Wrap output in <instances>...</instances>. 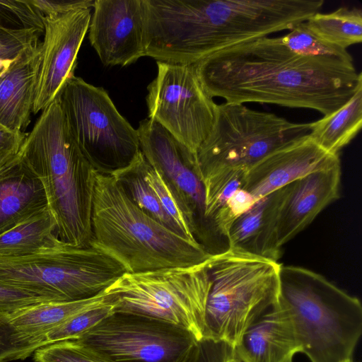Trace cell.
I'll return each instance as SVG.
<instances>
[{
    "mask_svg": "<svg viewBox=\"0 0 362 362\" xmlns=\"http://www.w3.org/2000/svg\"><path fill=\"white\" fill-rule=\"evenodd\" d=\"M279 301L310 362H349L362 333V305L324 276L281 265Z\"/></svg>",
    "mask_w": 362,
    "mask_h": 362,
    "instance_id": "5",
    "label": "cell"
},
{
    "mask_svg": "<svg viewBox=\"0 0 362 362\" xmlns=\"http://www.w3.org/2000/svg\"><path fill=\"white\" fill-rule=\"evenodd\" d=\"M140 149L147 161L164 177L184 206L197 240L211 254L225 244L205 218V192L197 174V156L160 124L151 119L140 122L136 129Z\"/></svg>",
    "mask_w": 362,
    "mask_h": 362,
    "instance_id": "13",
    "label": "cell"
},
{
    "mask_svg": "<svg viewBox=\"0 0 362 362\" xmlns=\"http://www.w3.org/2000/svg\"><path fill=\"white\" fill-rule=\"evenodd\" d=\"M62 243L55 219L47 207L0 234V257L30 255Z\"/></svg>",
    "mask_w": 362,
    "mask_h": 362,
    "instance_id": "23",
    "label": "cell"
},
{
    "mask_svg": "<svg viewBox=\"0 0 362 362\" xmlns=\"http://www.w3.org/2000/svg\"><path fill=\"white\" fill-rule=\"evenodd\" d=\"M362 126V84L352 98L329 115L312 122L309 137L329 153L339 155Z\"/></svg>",
    "mask_w": 362,
    "mask_h": 362,
    "instance_id": "24",
    "label": "cell"
},
{
    "mask_svg": "<svg viewBox=\"0 0 362 362\" xmlns=\"http://www.w3.org/2000/svg\"><path fill=\"white\" fill-rule=\"evenodd\" d=\"M42 17L61 16L69 12L93 8L95 0H30Z\"/></svg>",
    "mask_w": 362,
    "mask_h": 362,
    "instance_id": "35",
    "label": "cell"
},
{
    "mask_svg": "<svg viewBox=\"0 0 362 362\" xmlns=\"http://www.w3.org/2000/svg\"><path fill=\"white\" fill-rule=\"evenodd\" d=\"M47 207L41 181L18 154L0 170V234Z\"/></svg>",
    "mask_w": 362,
    "mask_h": 362,
    "instance_id": "21",
    "label": "cell"
},
{
    "mask_svg": "<svg viewBox=\"0 0 362 362\" xmlns=\"http://www.w3.org/2000/svg\"><path fill=\"white\" fill-rule=\"evenodd\" d=\"M341 174L339 163L289 184L277 221V243L281 248L340 197Z\"/></svg>",
    "mask_w": 362,
    "mask_h": 362,
    "instance_id": "17",
    "label": "cell"
},
{
    "mask_svg": "<svg viewBox=\"0 0 362 362\" xmlns=\"http://www.w3.org/2000/svg\"><path fill=\"white\" fill-rule=\"evenodd\" d=\"M58 98L69 132L98 173L111 175L131 164L141 152L137 130L103 88L74 75Z\"/></svg>",
    "mask_w": 362,
    "mask_h": 362,
    "instance_id": "10",
    "label": "cell"
},
{
    "mask_svg": "<svg viewBox=\"0 0 362 362\" xmlns=\"http://www.w3.org/2000/svg\"><path fill=\"white\" fill-rule=\"evenodd\" d=\"M40 64V42L0 69V124L24 132L30 123Z\"/></svg>",
    "mask_w": 362,
    "mask_h": 362,
    "instance_id": "20",
    "label": "cell"
},
{
    "mask_svg": "<svg viewBox=\"0 0 362 362\" xmlns=\"http://www.w3.org/2000/svg\"><path fill=\"white\" fill-rule=\"evenodd\" d=\"M18 154L43 185L58 238L89 246L98 172L69 132L58 96L42 111Z\"/></svg>",
    "mask_w": 362,
    "mask_h": 362,
    "instance_id": "2",
    "label": "cell"
},
{
    "mask_svg": "<svg viewBox=\"0 0 362 362\" xmlns=\"http://www.w3.org/2000/svg\"><path fill=\"white\" fill-rule=\"evenodd\" d=\"M142 155L141 151L131 164L111 175L119 182L129 199L140 209L168 228L184 235L165 212L153 190L145 180L141 168Z\"/></svg>",
    "mask_w": 362,
    "mask_h": 362,
    "instance_id": "26",
    "label": "cell"
},
{
    "mask_svg": "<svg viewBox=\"0 0 362 362\" xmlns=\"http://www.w3.org/2000/svg\"><path fill=\"white\" fill-rule=\"evenodd\" d=\"M312 122L296 123L243 104H216L211 129L197 151L203 178L228 169L247 170L272 152L308 136Z\"/></svg>",
    "mask_w": 362,
    "mask_h": 362,
    "instance_id": "8",
    "label": "cell"
},
{
    "mask_svg": "<svg viewBox=\"0 0 362 362\" xmlns=\"http://www.w3.org/2000/svg\"><path fill=\"white\" fill-rule=\"evenodd\" d=\"M232 351L240 362H292L301 347L290 315L278 300L245 332Z\"/></svg>",
    "mask_w": 362,
    "mask_h": 362,
    "instance_id": "18",
    "label": "cell"
},
{
    "mask_svg": "<svg viewBox=\"0 0 362 362\" xmlns=\"http://www.w3.org/2000/svg\"><path fill=\"white\" fill-rule=\"evenodd\" d=\"M116 301L115 297L110 302L87 309L72 316L45 335V346L76 339L112 314L114 312Z\"/></svg>",
    "mask_w": 362,
    "mask_h": 362,
    "instance_id": "29",
    "label": "cell"
},
{
    "mask_svg": "<svg viewBox=\"0 0 362 362\" xmlns=\"http://www.w3.org/2000/svg\"><path fill=\"white\" fill-rule=\"evenodd\" d=\"M89 246L137 273L201 264L211 255L196 240L140 209L111 175L97 173Z\"/></svg>",
    "mask_w": 362,
    "mask_h": 362,
    "instance_id": "3",
    "label": "cell"
},
{
    "mask_svg": "<svg viewBox=\"0 0 362 362\" xmlns=\"http://www.w3.org/2000/svg\"><path fill=\"white\" fill-rule=\"evenodd\" d=\"M141 168L145 180L153 190L165 212L185 237L197 240L195 230L176 193L161 173L147 161L144 154L141 158Z\"/></svg>",
    "mask_w": 362,
    "mask_h": 362,
    "instance_id": "27",
    "label": "cell"
},
{
    "mask_svg": "<svg viewBox=\"0 0 362 362\" xmlns=\"http://www.w3.org/2000/svg\"><path fill=\"white\" fill-rule=\"evenodd\" d=\"M281 265L230 249L211 255L204 341L233 350L245 332L278 302Z\"/></svg>",
    "mask_w": 362,
    "mask_h": 362,
    "instance_id": "6",
    "label": "cell"
},
{
    "mask_svg": "<svg viewBox=\"0 0 362 362\" xmlns=\"http://www.w3.org/2000/svg\"><path fill=\"white\" fill-rule=\"evenodd\" d=\"M45 346L42 339L20 332L0 314V362L24 359Z\"/></svg>",
    "mask_w": 362,
    "mask_h": 362,
    "instance_id": "30",
    "label": "cell"
},
{
    "mask_svg": "<svg viewBox=\"0 0 362 362\" xmlns=\"http://www.w3.org/2000/svg\"><path fill=\"white\" fill-rule=\"evenodd\" d=\"M349 362H354V361H353V360H351V361H349Z\"/></svg>",
    "mask_w": 362,
    "mask_h": 362,
    "instance_id": "38",
    "label": "cell"
},
{
    "mask_svg": "<svg viewBox=\"0 0 362 362\" xmlns=\"http://www.w3.org/2000/svg\"><path fill=\"white\" fill-rule=\"evenodd\" d=\"M289 185L262 197L231 224L228 249L278 262L281 255L276 237L279 213Z\"/></svg>",
    "mask_w": 362,
    "mask_h": 362,
    "instance_id": "19",
    "label": "cell"
},
{
    "mask_svg": "<svg viewBox=\"0 0 362 362\" xmlns=\"http://www.w3.org/2000/svg\"><path fill=\"white\" fill-rule=\"evenodd\" d=\"M0 25L44 33L43 17L30 0H0Z\"/></svg>",
    "mask_w": 362,
    "mask_h": 362,
    "instance_id": "31",
    "label": "cell"
},
{
    "mask_svg": "<svg viewBox=\"0 0 362 362\" xmlns=\"http://www.w3.org/2000/svg\"><path fill=\"white\" fill-rule=\"evenodd\" d=\"M126 271L91 246L66 243L30 255L0 257V281L48 296L57 302L93 297Z\"/></svg>",
    "mask_w": 362,
    "mask_h": 362,
    "instance_id": "9",
    "label": "cell"
},
{
    "mask_svg": "<svg viewBox=\"0 0 362 362\" xmlns=\"http://www.w3.org/2000/svg\"><path fill=\"white\" fill-rule=\"evenodd\" d=\"M305 24L325 41L346 49L362 40V11L356 7H341L328 13L317 12Z\"/></svg>",
    "mask_w": 362,
    "mask_h": 362,
    "instance_id": "25",
    "label": "cell"
},
{
    "mask_svg": "<svg viewBox=\"0 0 362 362\" xmlns=\"http://www.w3.org/2000/svg\"><path fill=\"white\" fill-rule=\"evenodd\" d=\"M340 163L309 136L268 154L245 173L242 189L257 200L313 172Z\"/></svg>",
    "mask_w": 362,
    "mask_h": 362,
    "instance_id": "16",
    "label": "cell"
},
{
    "mask_svg": "<svg viewBox=\"0 0 362 362\" xmlns=\"http://www.w3.org/2000/svg\"><path fill=\"white\" fill-rule=\"evenodd\" d=\"M26 135L25 132H13L0 124V170L18 154Z\"/></svg>",
    "mask_w": 362,
    "mask_h": 362,
    "instance_id": "36",
    "label": "cell"
},
{
    "mask_svg": "<svg viewBox=\"0 0 362 362\" xmlns=\"http://www.w3.org/2000/svg\"><path fill=\"white\" fill-rule=\"evenodd\" d=\"M147 87L148 118L197 154L214 121L216 104L202 87L192 64L157 62Z\"/></svg>",
    "mask_w": 362,
    "mask_h": 362,
    "instance_id": "12",
    "label": "cell"
},
{
    "mask_svg": "<svg viewBox=\"0 0 362 362\" xmlns=\"http://www.w3.org/2000/svg\"><path fill=\"white\" fill-rule=\"evenodd\" d=\"M36 362H115L73 340L59 341L37 349Z\"/></svg>",
    "mask_w": 362,
    "mask_h": 362,
    "instance_id": "32",
    "label": "cell"
},
{
    "mask_svg": "<svg viewBox=\"0 0 362 362\" xmlns=\"http://www.w3.org/2000/svg\"><path fill=\"white\" fill-rule=\"evenodd\" d=\"M283 44L291 52L304 56L328 57L353 62L346 49L329 43L313 33L305 21L292 28L281 37Z\"/></svg>",
    "mask_w": 362,
    "mask_h": 362,
    "instance_id": "28",
    "label": "cell"
},
{
    "mask_svg": "<svg viewBox=\"0 0 362 362\" xmlns=\"http://www.w3.org/2000/svg\"><path fill=\"white\" fill-rule=\"evenodd\" d=\"M210 286L207 259L190 267L125 272L106 291L116 297L114 312L165 322L203 343Z\"/></svg>",
    "mask_w": 362,
    "mask_h": 362,
    "instance_id": "7",
    "label": "cell"
},
{
    "mask_svg": "<svg viewBox=\"0 0 362 362\" xmlns=\"http://www.w3.org/2000/svg\"><path fill=\"white\" fill-rule=\"evenodd\" d=\"M221 362H240L233 354V351L227 355Z\"/></svg>",
    "mask_w": 362,
    "mask_h": 362,
    "instance_id": "37",
    "label": "cell"
},
{
    "mask_svg": "<svg viewBox=\"0 0 362 362\" xmlns=\"http://www.w3.org/2000/svg\"><path fill=\"white\" fill-rule=\"evenodd\" d=\"M88 38L106 66H125L145 57L143 0H95Z\"/></svg>",
    "mask_w": 362,
    "mask_h": 362,
    "instance_id": "15",
    "label": "cell"
},
{
    "mask_svg": "<svg viewBox=\"0 0 362 362\" xmlns=\"http://www.w3.org/2000/svg\"><path fill=\"white\" fill-rule=\"evenodd\" d=\"M192 65L211 98L310 109L324 116L344 105L362 84L353 62L297 54L281 37L228 47Z\"/></svg>",
    "mask_w": 362,
    "mask_h": 362,
    "instance_id": "1",
    "label": "cell"
},
{
    "mask_svg": "<svg viewBox=\"0 0 362 362\" xmlns=\"http://www.w3.org/2000/svg\"><path fill=\"white\" fill-rule=\"evenodd\" d=\"M115 298V296L105 289L93 297L83 300L34 305L8 315L7 320L20 332L42 339L45 343V335L47 332L72 316Z\"/></svg>",
    "mask_w": 362,
    "mask_h": 362,
    "instance_id": "22",
    "label": "cell"
},
{
    "mask_svg": "<svg viewBox=\"0 0 362 362\" xmlns=\"http://www.w3.org/2000/svg\"><path fill=\"white\" fill-rule=\"evenodd\" d=\"M73 341L115 362H199L189 332L143 315L113 312Z\"/></svg>",
    "mask_w": 362,
    "mask_h": 362,
    "instance_id": "11",
    "label": "cell"
},
{
    "mask_svg": "<svg viewBox=\"0 0 362 362\" xmlns=\"http://www.w3.org/2000/svg\"><path fill=\"white\" fill-rule=\"evenodd\" d=\"M323 0H182L175 40L192 64L244 42L291 30L319 12Z\"/></svg>",
    "mask_w": 362,
    "mask_h": 362,
    "instance_id": "4",
    "label": "cell"
},
{
    "mask_svg": "<svg viewBox=\"0 0 362 362\" xmlns=\"http://www.w3.org/2000/svg\"><path fill=\"white\" fill-rule=\"evenodd\" d=\"M91 8L43 17L40 64L32 112L42 111L74 76L79 49L88 30Z\"/></svg>",
    "mask_w": 362,
    "mask_h": 362,
    "instance_id": "14",
    "label": "cell"
},
{
    "mask_svg": "<svg viewBox=\"0 0 362 362\" xmlns=\"http://www.w3.org/2000/svg\"><path fill=\"white\" fill-rule=\"evenodd\" d=\"M46 302L57 301L48 296L0 281V314L1 315H11L21 309Z\"/></svg>",
    "mask_w": 362,
    "mask_h": 362,
    "instance_id": "34",
    "label": "cell"
},
{
    "mask_svg": "<svg viewBox=\"0 0 362 362\" xmlns=\"http://www.w3.org/2000/svg\"><path fill=\"white\" fill-rule=\"evenodd\" d=\"M43 33L35 30H16L0 25V62L16 59L24 50L39 43Z\"/></svg>",
    "mask_w": 362,
    "mask_h": 362,
    "instance_id": "33",
    "label": "cell"
}]
</instances>
